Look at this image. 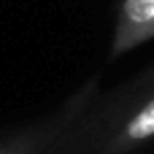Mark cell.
<instances>
[{
    "label": "cell",
    "instance_id": "obj_1",
    "mask_svg": "<svg viewBox=\"0 0 154 154\" xmlns=\"http://www.w3.org/2000/svg\"><path fill=\"white\" fill-rule=\"evenodd\" d=\"M154 38V0H122L116 8L111 60L133 51L135 46Z\"/></svg>",
    "mask_w": 154,
    "mask_h": 154
},
{
    "label": "cell",
    "instance_id": "obj_2",
    "mask_svg": "<svg viewBox=\"0 0 154 154\" xmlns=\"http://www.w3.org/2000/svg\"><path fill=\"white\" fill-rule=\"evenodd\" d=\"M81 97L84 95H79L73 103H68V108H62L57 116H51V119H46L41 125H32V127H27V130L16 133V135L5 138V141H0V154H41L60 135V130L65 127V122L76 114Z\"/></svg>",
    "mask_w": 154,
    "mask_h": 154
},
{
    "label": "cell",
    "instance_id": "obj_3",
    "mask_svg": "<svg viewBox=\"0 0 154 154\" xmlns=\"http://www.w3.org/2000/svg\"><path fill=\"white\" fill-rule=\"evenodd\" d=\"M154 138V95L149 100H143L125 122L122 127L114 133L111 138V152H122L138 143H146Z\"/></svg>",
    "mask_w": 154,
    "mask_h": 154
},
{
    "label": "cell",
    "instance_id": "obj_4",
    "mask_svg": "<svg viewBox=\"0 0 154 154\" xmlns=\"http://www.w3.org/2000/svg\"><path fill=\"white\" fill-rule=\"evenodd\" d=\"M143 84H146V87H154V68L146 73V76H143Z\"/></svg>",
    "mask_w": 154,
    "mask_h": 154
}]
</instances>
